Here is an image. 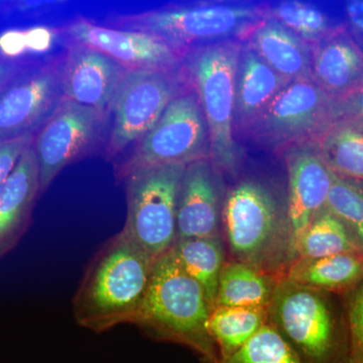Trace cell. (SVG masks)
Returning <instances> with one entry per match:
<instances>
[{
	"label": "cell",
	"instance_id": "cell-32",
	"mask_svg": "<svg viewBox=\"0 0 363 363\" xmlns=\"http://www.w3.org/2000/svg\"><path fill=\"white\" fill-rule=\"evenodd\" d=\"M35 133L0 140V189L13 173L14 168L28 147H32Z\"/></svg>",
	"mask_w": 363,
	"mask_h": 363
},
{
	"label": "cell",
	"instance_id": "cell-20",
	"mask_svg": "<svg viewBox=\"0 0 363 363\" xmlns=\"http://www.w3.org/2000/svg\"><path fill=\"white\" fill-rule=\"evenodd\" d=\"M259 58L286 80L311 78L312 47L267 18L247 40Z\"/></svg>",
	"mask_w": 363,
	"mask_h": 363
},
{
	"label": "cell",
	"instance_id": "cell-15",
	"mask_svg": "<svg viewBox=\"0 0 363 363\" xmlns=\"http://www.w3.org/2000/svg\"><path fill=\"white\" fill-rule=\"evenodd\" d=\"M281 154L288 169V215L293 247L298 236L326 209L334 174L316 142L294 145Z\"/></svg>",
	"mask_w": 363,
	"mask_h": 363
},
{
	"label": "cell",
	"instance_id": "cell-11",
	"mask_svg": "<svg viewBox=\"0 0 363 363\" xmlns=\"http://www.w3.org/2000/svg\"><path fill=\"white\" fill-rule=\"evenodd\" d=\"M111 113L65 98L62 100L33 138L40 195L67 166L104 150L111 130Z\"/></svg>",
	"mask_w": 363,
	"mask_h": 363
},
{
	"label": "cell",
	"instance_id": "cell-14",
	"mask_svg": "<svg viewBox=\"0 0 363 363\" xmlns=\"http://www.w3.org/2000/svg\"><path fill=\"white\" fill-rule=\"evenodd\" d=\"M226 189L210 157L186 166L177 200V240L220 236Z\"/></svg>",
	"mask_w": 363,
	"mask_h": 363
},
{
	"label": "cell",
	"instance_id": "cell-2",
	"mask_svg": "<svg viewBox=\"0 0 363 363\" xmlns=\"http://www.w3.org/2000/svg\"><path fill=\"white\" fill-rule=\"evenodd\" d=\"M156 259L123 231L95 255L73 300L76 322L97 333L135 324Z\"/></svg>",
	"mask_w": 363,
	"mask_h": 363
},
{
	"label": "cell",
	"instance_id": "cell-29",
	"mask_svg": "<svg viewBox=\"0 0 363 363\" xmlns=\"http://www.w3.org/2000/svg\"><path fill=\"white\" fill-rule=\"evenodd\" d=\"M326 210L347 228L363 252V182L334 175Z\"/></svg>",
	"mask_w": 363,
	"mask_h": 363
},
{
	"label": "cell",
	"instance_id": "cell-8",
	"mask_svg": "<svg viewBox=\"0 0 363 363\" xmlns=\"http://www.w3.org/2000/svg\"><path fill=\"white\" fill-rule=\"evenodd\" d=\"M210 157V136L197 95L189 88L175 98L156 125L116 166L117 180L160 164H188ZM211 159V157H210Z\"/></svg>",
	"mask_w": 363,
	"mask_h": 363
},
{
	"label": "cell",
	"instance_id": "cell-12",
	"mask_svg": "<svg viewBox=\"0 0 363 363\" xmlns=\"http://www.w3.org/2000/svg\"><path fill=\"white\" fill-rule=\"evenodd\" d=\"M66 45H81L104 54L128 71L181 70L188 52L149 33L99 25L78 16L59 26Z\"/></svg>",
	"mask_w": 363,
	"mask_h": 363
},
{
	"label": "cell",
	"instance_id": "cell-36",
	"mask_svg": "<svg viewBox=\"0 0 363 363\" xmlns=\"http://www.w3.org/2000/svg\"><path fill=\"white\" fill-rule=\"evenodd\" d=\"M6 23V1H0V25Z\"/></svg>",
	"mask_w": 363,
	"mask_h": 363
},
{
	"label": "cell",
	"instance_id": "cell-27",
	"mask_svg": "<svg viewBox=\"0 0 363 363\" xmlns=\"http://www.w3.org/2000/svg\"><path fill=\"white\" fill-rule=\"evenodd\" d=\"M296 259H316L346 252H363L345 226L326 209L294 245Z\"/></svg>",
	"mask_w": 363,
	"mask_h": 363
},
{
	"label": "cell",
	"instance_id": "cell-37",
	"mask_svg": "<svg viewBox=\"0 0 363 363\" xmlns=\"http://www.w3.org/2000/svg\"><path fill=\"white\" fill-rule=\"evenodd\" d=\"M348 363H351L350 362H348Z\"/></svg>",
	"mask_w": 363,
	"mask_h": 363
},
{
	"label": "cell",
	"instance_id": "cell-17",
	"mask_svg": "<svg viewBox=\"0 0 363 363\" xmlns=\"http://www.w3.org/2000/svg\"><path fill=\"white\" fill-rule=\"evenodd\" d=\"M40 193V173L32 147L0 189V257L16 247L30 226Z\"/></svg>",
	"mask_w": 363,
	"mask_h": 363
},
{
	"label": "cell",
	"instance_id": "cell-18",
	"mask_svg": "<svg viewBox=\"0 0 363 363\" xmlns=\"http://www.w3.org/2000/svg\"><path fill=\"white\" fill-rule=\"evenodd\" d=\"M290 81L267 66L247 40L243 42L236 74L234 133L242 138Z\"/></svg>",
	"mask_w": 363,
	"mask_h": 363
},
{
	"label": "cell",
	"instance_id": "cell-6",
	"mask_svg": "<svg viewBox=\"0 0 363 363\" xmlns=\"http://www.w3.org/2000/svg\"><path fill=\"white\" fill-rule=\"evenodd\" d=\"M267 310L269 322L305 362H350L348 341L327 293L281 277Z\"/></svg>",
	"mask_w": 363,
	"mask_h": 363
},
{
	"label": "cell",
	"instance_id": "cell-31",
	"mask_svg": "<svg viewBox=\"0 0 363 363\" xmlns=\"http://www.w3.org/2000/svg\"><path fill=\"white\" fill-rule=\"evenodd\" d=\"M61 6L63 2L6 1V23L42 20Z\"/></svg>",
	"mask_w": 363,
	"mask_h": 363
},
{
	"label": "cell",
	"instance_id": "cell-21",
	"mask_svg": "<svg viewBox=\"0 0 363 363\" xmlns=\"http://www.w3.org/2000/svg\"><path fill=\"white\" fill-rule=\"evenodd\" d=\"M281 277L321 292L348 294L363 281V252L296 259Z\"/></svg>",
	"mask_w": 363,
	"mask_h": 363
},
{
	"label": "cell",
	"instance_id": "cell-33",
	"mask_svg": "<svg viewBox=\"0 0 363 363\" xmlns=\"http://www.w3.org/2000/svg\"><path fill=\"white\" fill-rule=\"evenodd\" d=\"M37 60L9 57L0 52V95L16 78L20 77L23 72L30 68Z\"/></svg>",
	"mask_w": 363,
	"mask_h": 363
},
{
	"label": "cell",
	"instance_id": "cell-28",
	"mask_svg": "<svg viewBox=\"0 0 363 363\" xmlns=\"http://www.w3.org/2000/svg\"><path fill=\"white\" fill-rule=\"evenodd\" d=\"M219 363H307L267 322L240 350Z\"/></svg>",
	"mask_w": 363,
	"mask_h": 363
},
{
	"label": "cell",
	"instance_id": "cell-5",
	"mask_svg": "<svg viewBox=\"0 0 363 363\" xmlns=\"http://www.w3.org/2000/svg\"><path fill=\"white\" fill-rule=\"evenodd\" d=\"M243 42L227 40L188 51L184 72L199 100L210 136V157L222 173L235 178L245 152L234 133L236 74Z\"/></svg>",
	"mask_w": 363,
	"mask_h": 363
},
{
	"label": "cell",
	"instance_id": "cell-16",
	"mask_svg": "<svg viewBox=\"0 0 363 363\" xmlns=\"http://www.w3.org/2000/svg\"><path fill=\"white\" fill-rule=\"evenodd\" d=\"M128 70L102 52L81 45H67L62 54L64 98L111 113Z\"/></svg>",
	"mask_w": 363,
	"mask_h": 363
},
{
	"label": "cell",
	"instance_id": "cell-35",
	"mask_svg": "<svg viewBox=\"0 0 363 363\" xmlns=\"http://www.w3.org/2000/svg\"><path fill=\"white\" fill-rule=\"evenodd\" d=\"M344 13L353 30L363 35V0L346 2Z\"/></svg>",
	"mask_w": 363,
	"mask_h": 363
},
{
	"label": "cell",
	"instance_id": "cell-34",
	"mask_svg": "<svg viewBox=\"0 0 363 363\" xmlns=\"http://www.w3.org/2000/svg\"><path fill=\"white\" fill-rule=\"evenodd\" d=\"M333 116L334 121L339 118L363 119V83L347 96L333 101Z\"/></svg>",
	"mask_w": 363,
	"mask_h": 363
},
{
	"label": "cell",
	"instance_id": "cell-24",
	"mask_svg": "<svg viewBox=\"0 0 363 363\" xmlns=\"http://www.w3.org/2000/svg\"><path fill=\"white\" fill-rule=\"evenodd\" d=\"M267 16L285 26L298 39L314 47L327 38L342 32L323 4L301 0L264 2Z\"/></svg>",
	"mask_w": 363,
	"mask_h": 363
},
{
	"label": "cell",
	"instance_id": "cell-30",
	"mask_svg": "<svg viewBox=\"0 0 363 363\" xmlns=\"http://www.w3.org/2000/svg\"><path fill=\"white\" fill-rule=\"evenodd\" d=\"M347 295L350 362L363 363V281Z\"/></svg>",
	"mask_w": 363,
	"mask_h": 363
},
{
	"label": "cell",
	"instance_id": "cell-3",
	"mask_svg": "<svg viewBox=\"0 0 363 363\" xmlns=\"http://www.w3.org/2000/svg\"><path fill=\"white\" fill-rule=\"evenodd\" d=\"M267 18L264 2L199 1L109 14L98 23L149 33L188 52L227 40L245 42Z\"/></svg>",
	"mask_w": 363,
	"mask_h": 363
},
{
	"label": "cell",
	"instance_id": "cell-4",
	"mask_svg": "<svg viewBox=\"0 0 363 363\" xmlns=\"http://www.w3.org/2000/svg\"><path fill=\"white\" fill-rule=\"evenodd\" d=\"M210 313L201 286L184 271L173 250L157 257L135 324L152 337L187 346L204 363H219L208 329Z\"/></svg>",
	"mask_w": 363,
	"mask_h": 363
},
{
	"label": "cell",
	"instance_id": "cell-9",
	"mask_svg": "<svg viewBox=\"0 0 363 363\" xmlns=\"http://www.w3.org/2000/svg\"><path fill=\"white\" fill-rule=\"evenodd\" d=\"M333 121L331 98L311 78L298 79L272 99L242 138L262 149L283 152L316 142Z\"/></svg>",
	"mask_w": 363,
	"mask_h": 363
},
{
	"label": "cell",
	"instance_id": "cell-26",
	"mask_svg": "<svg viewBox=\"0 0 363 363\" xmlns=\"http://www.w3.org/2000/svg\"><path fill=\"white\" fill-rule=\"evenodd\" d=\"M269 321L267 308H215L210 313L208 329L220 362L240 350Z\"/></svg>",
	"mask_w": 363,
	"mask_h": 363
},
{
	"label": "cell",
	"instance_id": "cell-10",
	"mask_svg": "<svg viewBox=\"0 0 363 363\" xmlns=\"http://www.w3.org/2000/svg\"><path fill=\"white\" fill-rule=\"evenodd\" d=\"M184 68L178 71H128L113 107L105 159H114L147 135L169 104L190 88Z\"/></svg>",
	"mask_w": 363,
	"mask_h": 363
},
{
	"label": "cell",
	"instance_id": "cell-1",
	"mask_svg": "<svg viewBox=\"0 0 363 363\" xmlns=\"http://www.w3.org/2000/svg\"><path fill=\"white\" fill-rule=\"evenodd\" d=\"M222 230L233 260L281 278L295 259L288 190L276 178L243 174L227 186Z\"/></svg>",
	"mask_w": 363,
	"mask_h": 363
},
{
	"label": "cell",
	"instance_id": "cell-13",
	"mask_svg": "<svg viewBox=\"0 0 363 363\" xmlns=\"http://www.w3.org/2000/svg\"><path fill=\"white\" fill-rule=\"evenodd\" d=\"M62 55L38 59L0 95V140L35 133L64 99Z\"/></svg>",
	"mask_w": 363,
	"mask_h": 363
},
{
	"label": "cell",
	"instance_id": "cell-23",
	"mask_svg": "<svg viewBox=\"0 0 363 363\" xmlns=\"http://www.w3.org/2000/svg\"><path fill=\"white\" fill-rule=\"evenodd\" d=\"M279 279L242 262H225L219 278L216 307L269 308Z\"/></svg>",
	"mask_w": 363,
	"mask_h": 363
},
{
	"label": "cell",
	"instance_id": "cell-7",
	"mask_svg": "<svg viewBox=\"0 0 363 363\" xmlns=\"http://www.w3.org/2000/svg\"><path fill=\"white\" fill-rule=\"evenodd\" d=\"M186 166L147 167L123 180L128 216L123 231L156 259L169 252L177 240V200Z\"/></svg>",
	"mask_w": 363,
	"mask_h": 363
},
{
	"label": "cell",
	"instance_id": "cell-19",
	"mask_svg": "<svg viewBox=\"0 0 363 363\" xmlns=\"http://www.w3.org/2000/svg\"><path fill=\"white\" fill-rule=\"evenodd\" d=\"M311 79L337 101L363 83V52L340 32L312 47Z\"/></svg>",
	"mask_w": 363,
	"mask_h": 363
},
{
	"label": "cell",
	"instance_id": "cell-25",
	"mask_svg": "<svg viewBox=\"0 0 363 363\" xmlns=\"http://www.w3.org/2000/svg\"><path fill=\"white\" fill-rule=\"evenodd\" d=\"M179 264L204 291L210 312L216 307L219 278L224 264L221 236L176 240L172 247Z\"/></svg>",
	"mask_w": 363,
	"mask_h": 363
},
{
	"label": "cell",
	"instance_id": "cell-22",
	"mask_svg": "<svg viewBox=\"0 0 363 363\" xmlns=\"http://www.w3.org/2000/svg\"><path fill=\"white\" fill-rule=\"evenodd\" d=\"M316 143L334 175L363 182V119H336Z\"/></svg>",
	"mask_w": 363,
	"mask_h": 363
}]
</instances>
